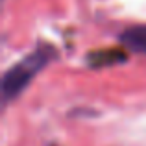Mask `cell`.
I'll list each match as a JSON object with an SVG mask.
<instances>
[{
	"instance_id": "obj_1",
	"label": "cell",
	"mask_w": 146,
	"mask_h": 146,
	"mask_svg": "<svg viewBox=\"0 0 146 146\" xmlns=\"http://www.w3.org/2000/svg\"><path fill=\"white\" fill-rule=\"evenodd\" d=\"M54 57H56V50L50 44H41L32 54H28L22 61H19L13 67L7 68L4 78H2L4 102H9V100L17 98L30 85V82L37 76V72L46 67L48 61H52Z\"/></svg>"
},
{
	"instance_id": "obj_2",
	"label": "cell",
	"mask_w": 146,
	"mask_h": 146,
	"mask_svg": "<svg viewBox=\"0 0 146 146\" xmlns=\"http://www.w3.org/2000/svg\"><path fill=\"white\" fill-rule=\"evenodd\" d=\"M120 44L137 54H144L146 56V24H137L129 26L120 33Z\"/></svg>"
},
{
	"instance_id": "obj_3",
	"label": "cell",
	"mask_w": 146,
	"mask_h": 146,
	"mask_svg": "<svg viewBox=\"0 0 146 146\" xmlns=\"http://www.w3.org/2000/svg\"><path fill=\"white\" fill-rule=\"evenodd\" d=\"M124 61H126V52L122 48H106V50L87 54V63L93 68L109 67V65L124 63Z\"/></svg>"
}]
</instances>
